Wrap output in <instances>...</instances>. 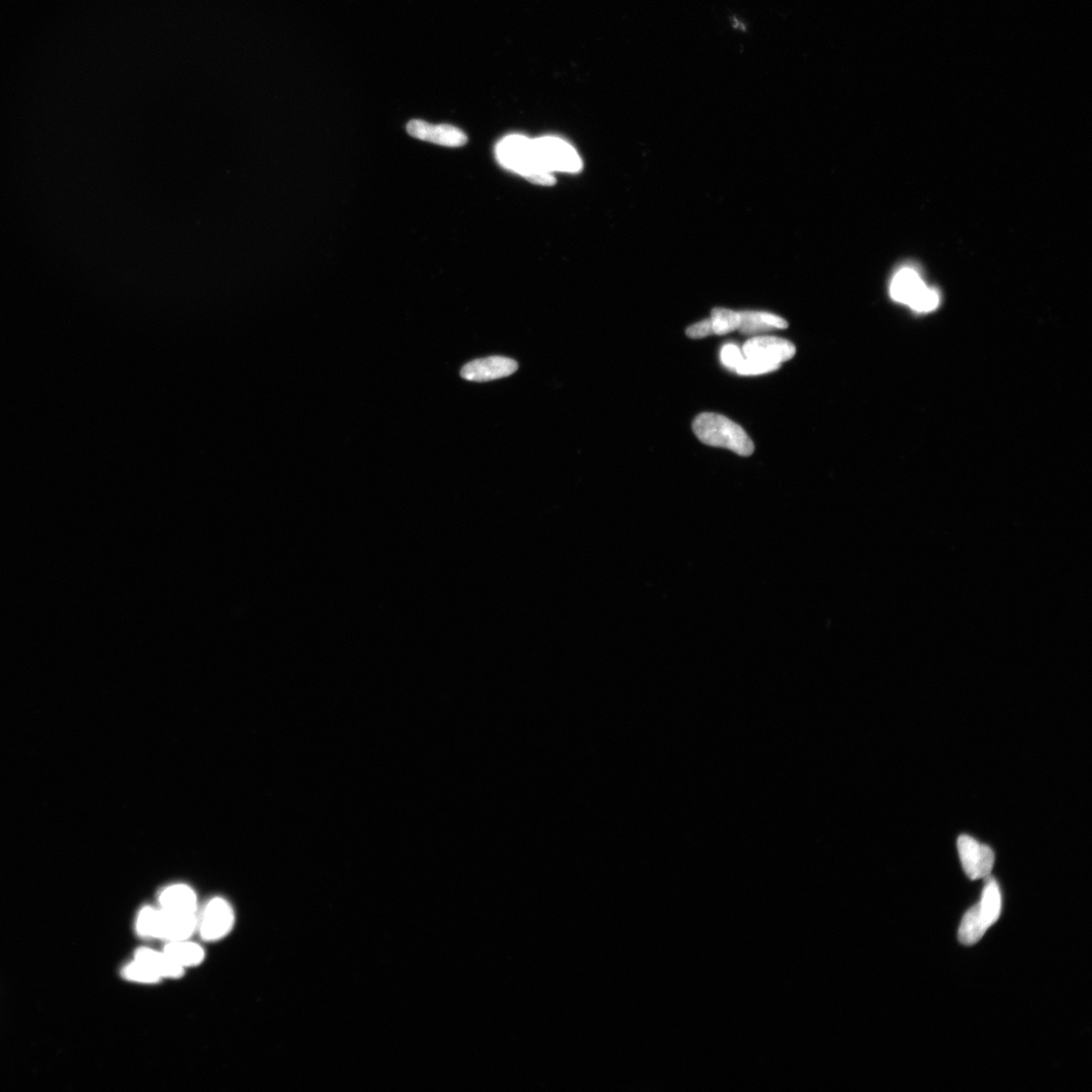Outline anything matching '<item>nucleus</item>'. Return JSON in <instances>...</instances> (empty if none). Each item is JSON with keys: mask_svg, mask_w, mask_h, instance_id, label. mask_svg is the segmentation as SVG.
<instances>
[{"mask_svg": "<svg viewBox=\"0 0 1092 1092\" xmlns=\"http://www.w3.org/2000/svg\"><path fill=\"white\" fill-rule=\"evenodd\" d=\"M499 163L507 170L524 176L530 181L551 186L555 178L545 170L538 158L534 140L521 135L506 136L496 148Z\"/></svg>", "mask_w": 1092, "mask_h": 1092, "instance_id": "f257e3e1", "label": "nucleus"}, {"mask_svg": "<svg viewBox=\"0 0 1092 1092\" xmlns=\"http://www.w3.org/2000/svg\"><path fill=\"white\" fill-rule=\"evenodd\" d=\"M693 431L702 444L729 449L741 456L754 452L753 440L740 425L716 413H702L693 422Z\"/></svg>", "mask_w": 1092, "mask_h": 1092, "instance_id": "f03ea898", "label": "nucleus"}, {"mask_svg": "<svg viewBox=\"0 0 1092 1092\" xmlns=\"http://www.w3.org/2000/svg\"><path fill=\"white\" fill-rule=\"evenodd\" d=\"M234 923L235 912L232 905L226 899L215 897L198 917L197 931L205 942H218L229 935Z\"/></svg>", "mask_w": 1092, "mask_h": 1092, "instance_id": "7ed1b4c3", "label": "nucleus"}, {"mask_svg": "<svg viewBox=\"0 0 1092 1092\" xmlns=\"http://www.w3.org/2000/svg\"><path fill=\"white\" fill-rule=\"evenodd\" d=\"M538 158L550 172L576 173L582 170V160L569 144L556 136L534 140Z\"/></svg>", "mask_w": 1092, "mask_h": 1092, "instance_id": "20e7f679", "label": "nucleus"}, {"mask_svg": "<svg viewBox=\"0 0 1092 1092\" xmlns=\"http://www.w3.org/2000/svg\"><path fill=\"white\" fill-rule=\"evenodd\" d=\"M957 846L963 869L971 880L989 876L995 862L993 850L989 846L969 836H961Z\"/></svg>", "mask_w": 1092, "mask_h": 1092, "instance_id": "39448f33", "label": "nucleus"}, {"mask_svg": "<svg viewBox=\"0 0 1092 1092\" xmlns=\"http://www.w3.org/2000/svg\"><path fill=\"white\" fill-rule=\"evenodd\" d=\"M198 928L197 913H183L158 909L154 938L165 943L189 939Z\"/></svg>", "mask_w": 1092, "mask_h": 1092, "instance_id": "423d86ee", "label": "nucleus"}, {"mask_svg": "<svg viewBox=\"0 0 1092 1092\" xmlns=\"http://www.w3.org/2000/svg\"><path fill=\"white\" fill-rule=\"evenodd\" d=\"M743 353L745 357L782 365L794 357L797 348L790 341L779 337L756 336L744 343Z\"/></svg>", "mask_w": 1092, "mask_h": 1092, "instance_id": "0eeeda50", "label": "nucleus"}, {"mask_svg": "<svg viewBox=\"0 0 1092 1092\" xmlns=\"http://www.w3.org/2000/svg\"><path fill=\"white\" fill-rule=\"evenodd\" d=\"M407 132L416 139L437 144L446 147H461L468 142V136L459 128L452 125H431L421 119H413L407 125Z\"/></svg>", "mask_w": 1092, "mask_h": 1092, "instance_id": "6e6552de", "label": "nucleus"}, {"mask_svg": "<svg viewBox=\"0 0 1092 1092\" xmlns=\"http://www.w3.org/2000/svg\"><path fill=\"white\" fill-rule=\"evenodd\" d=\"M518 369L515 360L503 357H489L471 361L462 369L461 375L471 382H489L507 377Z\"/></svg>", "mask_w": 1092, "mask_h": 1092, "instance_id": "1a4fd4ad", "label": "nucleus"}, {"mask_svg": "<svg viewBox=\"0 0 1092 1092\" xmlns=\"http://www.w3.org/2000/svg\"><path fill=\"white\" fill-rule=\"evenodd\" d=\"M926 286L917 269L903 267L891 279L889 292L894 301L910 307Z\"/></svg>", "mask_w": 1092, "mask_h": 1092, "instance_id": "9d476101", "label": "nucleus"}, {"mask_svg": "<svg viewBox=\"0 0 1092 1092\" xmlns=\"http://www.w3.org/2000/svg\"><path fill=\"white\" fill-rule=\"evenodd\" d=\"M134 959L143 963L162 979H180L186 973V969L176 964L163 951L147 947H138L134 953Z\"/></svg>", "mask_w": 1092, "mask_h": 1092, "instance_id": "9b49d317", "label": "nucleus"}, {"mask_svg": "<svg viewBox=\"0 0 1092 1092\" xmlns=\"http://www.w3.org/2000/svg\"><path fill=\"white\" fill-rule=\"evenodd\" d=\"M159 909L183 913H197L198 898L195 890L186 885L166 887L158 897Z\"/></svg>", "mask_w": 1092, "mask_h": 1092, "instance_id": "f8f14e48", "label": "nucleus"}, {"mask_svg": "<svg viewBox=\"0 0 1092 1092\" xmlns=\"http://www.w3.org/2000/svg\"><path fill=\"white\" fill-rule=\"evenodd\" d=\"M740 314L737 330L744 335H761L769 331L788 328L787 321L768 312L744 311Z\"/></svg>", "mask_w": 1092, "mask_h": 1092, "instance_id": "ddd939ff", "label": "nucleus"}, {"mask_svg": "<svg viewBox=\"0 0 1092 1092\" xmlns=\"http://www.w3.org/2000/svg\"><path fill=\"white\" fill-rule=\"evenodd\" d=\"M163 951L183 969L197 967L205 961L204 947L190 939L165 943Z\"/></svg>", "mask_w": 1092, "mask_h": 1092, "instance_id": "4468645a", "label": "nucleus"}, {"mask_svg": "<svg viewBox=\"0 0 1092 1092\" xmlns=\"http://www.w3.org/2000/svg\"><path fill=\"white\" fill-rule=\"evenodd\" d=\"M979 911L987 927L991 928L1000 917L1001 894L998 882L992 878L987 880L983 889L982 902L978 903Z\"/></svg>", "mask_w": 1092, "mask_h": 1092, "instance_id": "2eb2a0df", "label": "nucleus"}, {"mask_svg": "<svg viewBox=\"0 0 1092 1092\" xmlns=\"http://www.w3.org/2000/svg\"><path fill=\"white\" fill-rule=\"evenodd\" d=\"M989 929L982 917L981 911H979L978 904H976L971 907L962 920L959 929V941L965 946H973L981 941Z\"/></svg>", "mask_w": 1092, "mask_h": 1092, "instance_id": "dca6fc26", "label": "nucleus"}, {"mask_svg": "<svg viewBox=\"0 0 1092 1092\" xmlns=\"http://www.w3.org/2000/svg\"><path fill=\"white\" fill-rule=\"evenodd\" d=\"M710 320L713 334L716 335H726L734 332L740 326V314H738V312L729 309H713Z\"/></svg>", "mask_w": 1092, "mask_h": 1092, "instance_id": "f3484780", "label": "nucleus"}, {"mask_svg": "<svg viewBox=\"0 0 1092 1092\" xmlns=\"http://www.w3.org/2000/svg\"><path fill=\"white\" fill-rule=\"evenodd\" d=\"M122 976L128 982L146 985L157 984L163 981L154 971L135 959L123 967Z\"/></svg>", "mask_w": 1092, "mask_h": 1092, "instance_id": "a211bd4d", "label": "nucleus"}, {"mask_svg": "<svg viewBox=\"0 0 1092 1092\" xmlns=\"http://www.w3.org/2000/svg\"><path fill=\"white\" fill-rule=\"evenodd\" d=\"M158 909L144 906L136 915L135 930L143 938H154L155 922Z\"/></svg>", "mask_w": 1092, "mask_h": 1092, "instance_id": "6ab92c4d", "label": "nucleus"}, {"mask_svg": "<svg viewBox=\"0 0 1092 1092\" xmlns=\"http://www.w3.org/2000/svg\"><path fill=\"white\" fill-rule=\"evenodd\" d=\"M780 367L781 365L770 364L764 360L744 357L743 363L736 368L735 373L746 376L759 375L775 372Z\"/></svg>", "mask_w": 1092, "mask_h": 1092, "instance_id": "aec40b11", "label": "nucleus"}, {"mask_svg": "<svg viewBox=\"0 0 1092 1092\" xmlns=\"http://www.w3.org/2000/svg\"><path fill=\"white\" fill-rule=\"evenodd\" d=\"M939 301H941L939 293L935 288L927 286L910 307L918 313H929L938 307Z\"/></svg>", "mask_w": 1092, "mask_h": 1092, "instance_id": "412c9836", "label": "nucleus"}, {"mask_svg": "<svg viewBox=\"0 0 1092 1092\" xmlns=\"http://www.w3.org/2000/svg\"><path fill=\"white\" fill-rule=\"evenodd\" d=\"M744 358L743 350L733 343L726 344L720 352L721 363L724 364L730 371L735 373L736 368L740 366Z\"/></svg>", "mask_w": 1092, "mask_h": 1092, "instance_id": "4be33fe9", "label": "nucleus"}, {"mask_svg": "<svg viewBox=\"0 0 1092 1092\" xmlns=\"http://www.w3.org/2000/svg\"><path fill=\"white\" fill-rule=\"evenodd\" d=\"M686 334L692 339H702L705 337L713 335L711 320L705 319L701 322H698L687 329Z\"/></svg>", "mask_w": 1092, "mask_h": 1092, "instance_id": "5701e85b", "label": "nucleus"}]
</instances>
